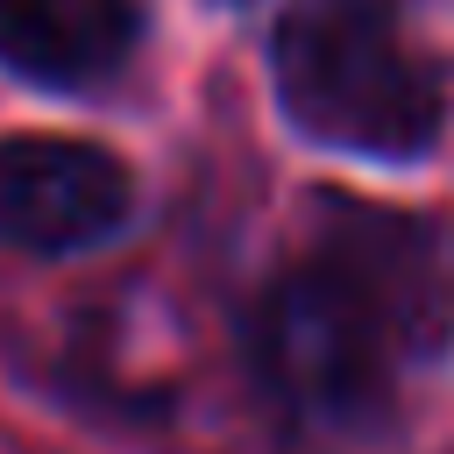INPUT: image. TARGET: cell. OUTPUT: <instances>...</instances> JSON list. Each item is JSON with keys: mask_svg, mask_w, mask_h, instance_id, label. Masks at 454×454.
Masks as SVG:
<instances>
[{"mask_svg": "<svg viewBox=\"0 0 454 454\" xmlns=\"http://www.w3.org/2000/svg\"><path fill=\"white\" fill-rule=\"evenodd\" d=\"M312 255H326L362 291V305L383 319V333L404 362L447 355V340H454V220L447 213L326 199Z\"/></svg>", "mask_w": 454, "mask_h": 454, "instance_id": "obj_3", "label": "cell"}, {"mask_svg": "<svg viewBox=\"0 0 454 454\" xmlns=\"http://www.w3.org/2000/svg\"><path fill=\"white\" fill-rule=\"evenodd\" d=\"M248 362L284 411L312 426H376L404 355L362 291L326 255H305L248 305Z\"/></svg>", "mask_w": 454, "mask_h": 454, "instance_id": "obj_2", "label": "cell"}, {"mask_svg": "<svg viewBox=\"0 0 454 454\" xmlns=\"http://www.w3.org/2000/svg\"><path fill=\"white\" fill-rule=\"evenodd\" d=\"M270 71L291 128L326 149L411 163L440 142L447 85L404 43L390 0H298L277 21Z\"/></svg>", "mask_w": 454, "mask_h": 454, "instance_id": "obj_1", "label": "cell"}, {"mask_svg": "<svg viewBox=\"0 0 454 454\" xmlns=\"http://www.w3.org/2000/svg\"><path fill=\"white\" fill-rule=\"evenodd\" d=\"M135 50V7L128 0H0V71L85 92L106 85Z\"/></svg>", "mask_w": 454, "mask_h": 454, "instance_id": "obj_5", "label": "cell"}, {"mask_svg": "<svg viewBox=\"0 0 454 454\" xmlns=\"http://www.w3.org/2000/svg\"><path fill=\"white\" fill-rule=\"evenodd\" d=\"M135 220V177L78 135H0V248L85 255Z\"/></svg>", "mask_w": 454, "mask_h": 454, "instance_id": "obj_4", "label": "cell"}]
</instances>
